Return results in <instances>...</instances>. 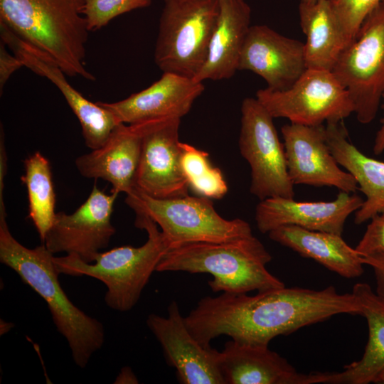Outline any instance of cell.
<instances>
[{
  "label": "cell",
  "mask_w": 384,
  "mask_h": 384,
  "mask_svg": "<svg viewBox=\"0 0 384 384\" xmlns=\"http://www.w3.org/2000/svg\"><path fill=\"white\" fill-rule=\"evenodd\" d=\"M340 314H361L352 292L340 294L333 286L320 290L283 287L254 296L229 292L206 296L184 320L191 334L206 348L221 335L243 344L268 346L276 336Z\"/></svg>",
  "instance_id": "cell-1"
},
{
  "label": "cell",
  "mask_w": 384,
  "mask_h": 384,
  "mask_svg": "<svg viewBox=\"0 0 384 384\" xmlns=\"http://www.w3.org/2000/svg\"><path fill=\"white\" fill-rule=\"evenodd\" d=\"M54 255L45 244L28 248L11 234L0 207V262L13 270L47 304L57 331L66 339L75 363L84 368L105 341L97 319L76 306L63 289Z\"/></svg>",
  "instance_id": "cell-2"
},
{
  "label": "cell",
  "mask_w": 384,
  "mask_h": 384,
  "mask_svg": "<svg viewBox=\"0 0 384 384\" xmlns=\"http://www.w3.org/2000/svg\"><path fill=\"white\" fill-rule=\"evenodd\" d=\"M84 0H0V24L50 57L66 75L94 80L85 67Z\"/></svg>",
  "instance_id": "cell-3"
},
{
  "label": "cell",
  "mask_w": 384,
  "mask_h": 384,
  "mask_svg": "<svg viewBox=\"0 0 384 384\" xmlns=\"http://www.w3.org/2000/svg\"><path fill=\"white\" fill-rule=\"evenodd\" d=\"M272 256L252 235L223 242H189L170 247L156 272L208 273L214 292L244 294L285 287L266 266Z\"/></svg>",
  "instance_id": "cell-4"
},
{
  "label": "cell",
  "mask_w": 384,
  "mask_h": 384,
  "mask_svg": "<svg viewBox=\"0 0 384 384\" xmlns=\"http://www.w3.org/2000/svg\"><path fill=\"white\" fill-rule=\"evenodd\" d=\"M135 226L145 230L146 242L140 247L124 245L100 252L93 262L74 255L54 257L60 274L86 275L101 281L107 287L106 305L115 311H127L138 302L142 292L170 244L157 225L149 217L136 214Z\"/></svg>",
  "instance_id": "cell-5"
},
{
  "label": "cell",
  "mask_w": 384,
  "mask_h": 384,
  "mask_svg": "<svg viewBox=\"0 0 384 384\" xmlns=\"http://www.w3.org/2000/svg\"><path fill=\"white\" fill-rule=\"evenodd\" d=\"M218 0H164L154 60L163 73L194 79L203 68Z\"/></svg>",
  "instance_id": "cell-6"
},
{
  "label": "cell",
  "mask_w": 384,
  "mask_h": 384,
  "mask_svg": "<svg viewBox=\"0 0 384 384\" xmlns=\"http://www.w3.org/2000/svg\"><path fill=\"white\" fill-rule=\"evenodd\" d=\"M125 201L136 214L149 217L161 228L170 247L189 242L228 241L252 235L247 222L223 218L206 197L156 198L134 187Z\"/></svg>",
  "instance_id": "cell-7"
},
{
  "label": "cell",
  "mask_w": 384,
  "mask_h": 384,
  "mask_svg": "<svg viewBox=\"0 0 384 384\" xmlns=\"http://www.w3.org/2000/svg\"><path fill=\"white\" fill-rule=\"evenodd\" d=\"M333 73L348 90L358 121L370 123L384 93V4L365 19L341 54Z\"/></svg>",
  "instance_id": "cell-8"
},
{
  "label": "cell",
  "mask_w": 384,
  "mask_h": 384,
  "mask_svg": "<svg viewBox=\"0 0 384 384\" xmlns=\"http://www.w3.org/2000/svg\"><path fill=\"white\" fill-rule=\"evenodd\" d=\"M256 98L273 118L306 126L339 123L355 110L348 90L333 72L319 69L307 68L287 89H260Z\"/></svg>",
  "instance_id": "cell-9"
},
{
  "label": "cell",
  "mask_w": 384,
  "mask_h": 384,
  "mask_svg": "<svg viewBox=\"0 0 384 384\" xmlns=\"http://www.w3.org/2000/svg\"><path fill=\"white\" fill-rule=\"evenodd\" d=\"M273 119L257 98L243 100L239 149L251 169L250 193L260 201L294 197L284 144Z\"/></svg>",
  "instance_id": "cell-10"
},
{
  "label": "cell",
  "mask_w": 384,
  "mask_h": 384,
  "mask_svg": "<svg viewBox=\"0 0 384 384\" xmlns=\"http://www.w3.org/2000/svg\"><path fill=\"white\" fill-rule=\"evenodd\" d=\"M118 195H107L95 184L86 201L73 213H56L43 243L53 255L65 252L93 262L116 233L111 218Z\"/></svg>",
  "instance_id": "cell-11"
},
{
  "label": "cell",
  "mask_w": 384,
  "mask_h": 384,
  "mask_svg": "<svg viewBox=\"0 0 384 384\" xmlns=\"http://www.w3.org/2000/svg\"><path fill=\"white\" fill-rule=\"evenodd\" d=\"M137 124L141 130L142 148L135 188L156 198L188 195L180 161L181 119H157Z\"/></svg>",
  "instance_id": "cell-12"
},
{
  "label": "cell",
  "mask_w": 384,
  "mask_h": 384,
  "mask_svg": "<svg viewBox=\"0 0 384 384\" xmlns=\"http://www.w3.org/2000/svg\"><path fill=\"white\" fill-rule=\"evenodd\" d=\"M288 173L294 185L358 190L354 176L339 167L326 140L325 127L290 123L281 128Z\"/></svg>",
  "instance_id": "cell-13"
},
{
  "label": "cell",
  "mask_w": 384,
  "mask_h": 384,
  "mask_svg": "<svg viewBox=\"0 0 384 384\" xmlns=\"http://www.w3.org/2000/svg\"><path fill=\"white\" fill-rule=\"evenodd\" d=\"M166 317L150 314L146 324L158 340L169 366L176 368L183 384H225L220 368V352L203 346L191 334L176 301Z\"/></svg>",
  "instance_id": "cell-14"
},
{
  "label": "cell",
  "mask_w": 384,
  "mask_h": 384,
  "mask_svg": "<svg viewBox=\"0 0 384 384\" xmlns=\"http://www.w3.org/2000/svg\"><path fill=\"white\" fill-rule=\"evenodd\" d=\"M1 41L35 73L48 78L60 91L77 117L85 143L91 150L102 146L119 123L113 114L97 102H92L75 90L65 73L50 57L18 38L0 25Z\"/></svg>",
  "instance_id": "cell-15"
},
{
  "label": "cell",
  "mask_w": 384,
  "mask_h": 384,
  "mask_svg": "<svg viewBox=\"0 0 384 384\" xmlns=\"http://www.w3.org/2000/svg\"><path fill=\"white\" fill-rule=\"evenodd\" d=\"M304 44L265 25L251 26L240 55L238 70L262 78L272 90L291 87L306 70Z\"/></svg>",
  "instance_id": "cell-16"
},
{
  "label": "cell",
  "mask_w": 384,
  "mask_h": 384,
  "mask_svg": "<svg viewBox=\"0 0 384 384\" xmlns=\"http://www.w3.org/2000/svg\"><path fill=\"white\" fill-rule=\"evenodd\" d=\"M359 196L340 191L331 201H297L283 197L260 201L255 219L262 233L284 225L341 235L348 217L362 205Z\"/></svg>",
  "instance_id": "cell-17"
},
{
  "label": "cell",
  "mask_w": 384,
  "mask_h": 384,
  "mask_svg": "<svg viewBox=\"0 0 384 384\" xmlns=\"http://www.w3.org/2000/svg\"><path fill=\"white\" fill-rule=\"evenodd\" d=\"M203 90V82L164 73L151 85L126 99L97 102L110 111L119 123L133 124L157 119H181Z\"/></svg>",
  "instance_id": "cell-18"
},
{
  "label": "cell",
  "mask_w": 384,
  "mask_h": 384,
  "mask_svg": "<svg viewBox=\"0 0 384 384\" xmlns=\"http://www.w3.org/2000/svg\"><path fill=\"white\" fill-rule=\"evenodd\" d=\"M225 384L326 383L328 372L301 373L268 346H251L233 340L220 352Z\"/></svg>",
  "instance_id": "cell-19"
},
{
  "label": "cell",
  "mask_w": 384,
  "mask_h": 384,
  "mask_svg": "<svg viewBox=\"0 0 384 384\" xmlns=\"http://www.w3.org/2000/svg\"><path fill=\"white\" fill-rule=\"evenodd\" d=\"M142 148L138 124L120 123L98 149L76 158L75 164L85 178L109 182L112 192L132 193Z\"/></svg>",
  "instance_id": "cell-20"
},
{
  "label": "cell",
  "mask_w": 384,
  "mask_h": 384,
  "mask_svg": "<svg viewBox=\"0 0 384 384\" xmlns=\"http://www.w3.org/2000/svg\"><path fill=\"white\" fill-rule=\"evenodd\" d=\"M218 5L207 58L194 78L199 82L228 79L234 75L251 26V9L245 0H218Z\"/></svg>",
  "instance_id": "cell-21"
},
{
  "label": "cell",
  "mask_w": 384,
  "mask_h": 384,
  "mask_svg": "<svg viewBox=\"0 0 384 384\" xmlns=\"http://www.w3.org/2000/svg\"><path fill=\"white\" fill-rule=\"evenodd\" d=\"M339 123H326V140L338 164L354 176L366 196L355 212V223L361 224L384 213V161L363 154L349 142Z\"/></svg>",
  "instance_id": "cell-22"
},
{
  "label": "cell",
  "mask_w": 384,
  "mask_h": 384,
  "mask_svg": "<svg viewBox=\"0 0 384 384\" xmlns=\"http://www.w3.org/2000/svg\"><path fill=\"white\" fill-rule=\"evenodd\" d=\"M268 235L271 240L345 278H356L364 272L362 257L344 241L341 235L295 225L277 228Z\"/></svg>",
  "instance_id": "cell-23"
},
{
  "label": "cell",
  "mask_w": 384,
  "mask_h": 384,
  "mask_svg": "<svg viewBox=\"0 0 384 384\" xmlns=\"http://www.w3.org/2000/svg\"><path fill=\"white\" fill-rule=\"evenodd\" d=\"M352 293L358 301L360 315L367 321L368 342L360 360L346 366L341 372H329L328 384L375 383L384 370V302L366 283H356Z\"/></svg>",
  "instance_id": "cell-24"
},
{
  "label": "cell",
  "mask_w": 384,
  "mask_h": 384,
  "mask_svg": "<svg viewBox=\"0 0 384 384\" xmlns=\"http://www.w3.org/2000/svg\"><path fill=\"white\" fill-rule=\"evenodd\" d=\"M300 26L306 36V68L333 71L346 42L331 0L300 2Z\"/></svg>",
  "instance_id": "cell-25"
},
{
  "label": "cell",
  "mask_w": 384,
  "mask_h": 384,
  "mask_svg": "<svg viewBox=\"0 0 384 384\" xmlns=\"http://www.w3.org/2000/svg\"><path fill=\"white\" fill-rule=\"evenodd\" d=\"M24 169L21 179L28 192V216L43 243L56 214L50 166L41 153L36 151L24 160Z\"/></svg>",
  "instance_id": "cell-26"
},
{
  "label": "cell",
  "mask_w": 384,
  "mask_h": 384,
  "mask_svg": "<svg viewBox=\"0 0 384 384\" xmlns=\"http://www.w3.org/2000/svg\"><path fill=\"white\" fill-rule=\"evenodd\" d=\"M181 166L190 188L199 196L220 199L228 192V185L219 168L213 166L209 154L180 142Z\"/></svg>",
  "instance_id": "cell-27"
},
{
  "label": "cell",
  "mask_w": 384,
  "mask_h": 384,
  "mask_svg": "<svg viewBox=\"0 0 384 384\" xmlns=\"http://www.w3.org/2000/svg\"><path fill=\"white\" fill-rule=\"evenodd\" d=\"M151 0H84V16L90 31L107 26L115 17L150 6Z\"/></svg>",
  "instance_id": "cell-28"
},
{
  "label": "cell",
  "mask_w": 384,
  "mask_h": 384,
  "mask_svg": "<svg viewBox=\"0 0 384 384\" xmlns=\"http://www.w3.org/2000/svg\"><path fill=\"white\" fill-rule=\"evenodd\" d=\"M331 1L347 46L353 41L365 19L382 3V0Z\"/></svg>",
  "instance_id": "cell-29"
},
{
  "label": "cell",
  "mask_w": 384,
  "mask_h": 384,
  "mask_svg": "<svg viewBox=\"0 0 384 384\" xmlns=\"http://www.w3.org/2000/svg\"><path fill=\"white\" fill-rule=\"evenodd\" d=\"M369 220L365 233L355 247L361 257L384 254V213Z\"/></svg>",
  "instance_id": "cell-30"
},
{
  "label": "cell",
  "mask_w": 384,
  "mask_h": 384,
  "mask_svg": "<svg viewBox=\"0 0 384 384\" xmlns=\"http://www.w3.org/2000/svg\"><path fill=\"white\" fill-rule=\"evenodd\" d=\"M24 66L23 61L15 54L9 53L6 44L1 41L0 43V90H2L12 73Z\"/></svg>",
  "instance_id": "cell-31"
},
{
  "label": "cell",
  "mask_w": 384,
  "mask_h": 384,
  "mask_svg": "<svg viewBox=\"0 0 384 384\" xmlns=\"http://www.w3.org/2000/svg\"><path fill=\"white\" fill-rule=\"evenodd\" d=\"M362 261L373 270L376 283L375 293L384 302V254L362 257Z\"/></svg>",
  "instance_id": "cell-32"
},
{
  "label": "cell",
  "mask_w": 384,
  "mask_h": 384,
  "mask_svg": "<svg viewBox=\"0 0 384 384\" xmlns=\"http://www.w3.org/2000/svg\"><path fill=\"white\" fill-rule=\"evenodd\" d=\"M382 108L384 109V93L382 97ZM380 127L376 132L373 144V152L375 155H380L384 152V114L380 120Z\"/></svg>",
  "instance_id": "cell-33"
},
{
  "label": "cell",
  "mask_w": 384,
  "mask_h": 384,
  "mask_svg": "<svg viewBox=\"0 0 384 384\" xmlns=\"http://www.w3.org/2000/svg\"><path fill=\"white\" fill-rule=\"evenodd\" d=\"M138 380L129 367L123 368L117 376L114 383H138Z\"/></svg>",
  "instance_id": "cell-34"
},
{
  "label": "cell",
  "mask_w": 384,
  "mask_h": 384,
  "mask_svg": "<svg viewBox=\"0 0 384 384\" xmlns=\"http://www.w3.org/2000/svg\"><path fill=\"white\" fill-rule=\"evenodd\" d=\"M374 383L384 384V370L378 375Z\"/></svg>",
  "instance_id": "cell-35"
},
{
  "label": "cell",
  "mask_w": 384,
  "mask_h": 384,
  "mask_svg": "<svg viewBox=\"0 0 384 384\" xmlns=\"http://www.w3.org/2000/svg\"><path fill=\"white\" fill-rule=\"evenodd\" d=\"M316 0H300V2L303 3H313L316 1Z\"/></svg>",
  "instance_id": "cell-36"
},
{
  "label": "cell",
  "mask_w": 384,
  "mask_h": 384,
  "mask_svg": "<svg viewBox=\"0 0 384 384\" xmlns=\"http://www.w3.org/2000/svg\"><path fill=\"white\" fill-rule=\"evenodd\" d=\"M382 3H383V4H384V0H382Z\"/></svg>",
  "instance_id": "cell-37"
}]
</instances>
